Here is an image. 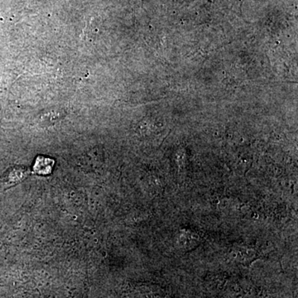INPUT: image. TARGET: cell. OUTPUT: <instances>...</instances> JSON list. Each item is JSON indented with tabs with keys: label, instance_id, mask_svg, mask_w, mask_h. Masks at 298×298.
Here are the masks:
<instances>
[{
	"label": "cell",
	"instance_id": "obj_1",
	"mask_svg": "<svg viewBox=\"0 0 298 298\" xmlns=\"http://www.w3.org/2000/svg\"><path fill=\"white\" fill-rule=\"evenodd\" d=\"M26 172L24 171L23 168H13L6 172L2 179V182L5 184H15L17 182H20L25 177Z\"/></svg>",
	"mask_w": 298,
	"mask_h": 298
},
{
	"label": "cell",
	"instance_id": "obj_2",
	"mask_svg": "<svg viewBox=\"0 0 298 298\" xmlns=\"http://www.w3.org/2000/svg\"><path fill=\"white\" fill-rule=\"evenodd\" d=\"M53 164H54V161L52 159L41 157V158H38L36 160L34 170L36 173H39V174H48V173H51Z\"/></svg>",
	"mask_w": 298,
	"mask_h": 298
}]
</instances>
